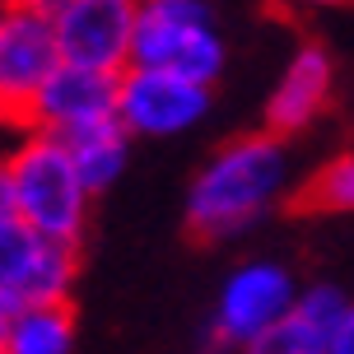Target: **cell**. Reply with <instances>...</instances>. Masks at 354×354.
<instances>
[{
  "instance_id": "obj_1",
  "label": "cell",
  "mask_w": 354,
  "mask_h": 354,
  "mask_svg": "<svg viewBox=\"0 0 354 354\" xmlns=\"http://www.w3.org/2000/svg\"><path fill=\"white\" fill-rule=\"evenodd\" d=\"M289 145L270 131H248L219 145L187 196V229L201 243H229L257 229L289 192Z\"/></svg>"
},
{
  "instance_id": "obj_2",
  "label": "cell",
  "mask_w": 354,
  "mask_h": 354,
  "mask_svg": "<svg viewBox=\"0 0 354 354\" xmlns=\"http://www.w3.org/2000/svg\"><path fill=\"white\" fill-rule=\"evenodd\" d=\"M5 173H10L15 214L37 233V238L66 243V248H80V243H84L93 192H88V182L80 177V168H75L71 145L56 140V136L33 131V136L5 159Z\"/></svg>"
},
{
  "instance_id": "obj_3",
  "label": "cell",
  "mask_w": 354,
  "mask_h": 354,
  "mask_svg": "<svg viewBox=\"0 0 354 354\" xmlns=\"http://www.w3.org/2000/svg\"><path fill=\"white\" fill-rule=\"evenodd\" d=\"M131 66L168 71L214 88V80L224 71V37H219L210 0H140Z\"/></svg>"
},
{
  "instance_id": "obj_4",
  "label": "cell",
  "mask_w": 354,
  "mask_h": 354,
  "mask_svg": "<svg viewBox=\"0 0 354 354\" xmlns=\"http://www.w3.org/2000/svg\"><path fill=\"white\" fill-rule=\"evenodd\" d=\"M299 280L280 261H243L224 275V289L214 299V317L205 326L214 354H248L257 340H266L280 326L294 303H299Z\"/></svg>"
},
{
  "instance_id": "obj_5",
  "label": "cell",
  "mask_w": 354,
  "mask_h": 354,
  "mask_svg": "<svg viewBox=\"0 0 354 354\" xmlns=\"http://www.w3.org/2000/svg\"><path fill=\"white\" fill-rule=\"evenodd\" d=\"M61 71L56 15L33 0L0 5V103L15 117H28L42 84Z\"/></svg>"
},
{
  "instance_id": "obj_6",
  "label": "cell",
  "mask_w": 354,
  "mask_h": 354,
  "mask_svg": "<svg viewBox=\"0 0 354 354\" xmlns=\"http://www.w3.org/2000/svg\"><path fill=\"white\" fill-rule=\"evenodd\" d=\"M61 61L88 71L126 75L136 61V28H140V0H71L52 10Z\"/></svg>"
},
{
  "instance_id": "obj_7",
  "label": "cell",
  "mask_w": 354,
  "mask_h": 354,
  "mask_svg": "<svg viewBox=\"0 0 354 354\" xmlns=\"http://www.w3.org/2000/svg\"><path fill=\"white\" fill-rule=\"evenodd\" d=\"M214 103L210 84H196L168 71H140L131 66L122 75V103H117V122L131 131V140H168L192 126L205 122Z\"/></svg>"
},
{
  "instance_id": "obj_8",
  "label": "cell",
  "mask_w": 354,
  "mask_h": 354,
  "mask_svg": "<svg viewBox=\"0 0 354 354\" xmlns=\"http://www.w3.org/2000/svg\"><path fill=\"white\" fill-rule=\"evenodd\" d=\"M117 103H122V75L112 71H88V66H71L61 61V71L42 84L28 122L42 136L71 140L88 126L117 122Z\"/></svg>"
},
{
  "instance_id": "obj_9",
  "label": "cell",
  "mask_w": 354,
  "mask_h": 354,
  "mask_svg": "<svg viewBox=\"0 0 354 354\" xmlns=\"http://www.w3.org/2000/svg\"><path fill=\"white\" fill-rule=\"evenodd\" d=\"M331 80H336L331 56L322 52L317 42H303L299 52L289 56L284 75L275 80L270 98H266V131L280 136V140L303 136L331 103Z\"/></svg>"
},
{
  "instance_id": "obj_10",
  "label": "cell",
  "mask_w": 354,
  "mask_h": 354,
  "mask_svg": "<svg viewBox=\"0 0 354 354\" xmlns=\"http://www.w3.org/2000/svg\"><path fill=\"white\" fill-rule=\"evenodd\" d=\"M350 308L354 303L340 294L336 284H303L294 313L266 340H257L248 354H326L340 331V322L350 317Z\"/></svg>"
},
{
  "instance_id": "obj_11",
  "label": "cell",
  "mask_w": 354,
  "mask_h": 354,
  "mask_svg": "<svg viewBox=\"0 0 354 354\" xmlns=\"http://www.w3.org/2000/svg\"><path fill=\"white\" fill-rule=\"evenodd\" d=\"M0 345L10 354H71L75 350V313L71 303H24L10 313Z\"/></svg>"
},
{
  "instance_id": "obj_12",
  "label": "cell",
  "mask_w": 354,
  "mask_h": 354,
  "mask_svg": "<svg viewBox=\"0 0 354 354\" xmlns=\"http://www.w3.org/2000/svg\"><path fill=\"white\" fill-rule=\"evenodd\" d=\"M71 154H75V168L80 177L88 182V192L98 196L107 192L117 177H122L126 159H131V131L122 122H103V126H88L80 136H71Z\"/></svg>"
},
{
  "instance_id": "obj_13",
  "label": "cell",
  "mask_w": 354,
  "mask_h": 354,
  "mask_svg": "<svg viewBox=\"0 0 354 354\" xmlns=\"http://www.w3.org/2000/svg\"><path fill=\"white\" fill-rule=\"evenodd\" d=\"M47 252V238H37L19 214H0V299L24 308L33 289L37 261Z\"/></svg>"
},
{
  "instance_id": "obj_14",
  "label": "cell",
  "mask_w": 354,
  "mask_h": 354,
  "mask_svg": "<svg viewBox=\"0 0 354 354\" xmlns=\"http://www.w3.org/2000/svg\"><path fill=\"white\" fill-rule=\"evenodd\" d=\"M294 210L303 214H354V149L326 159L294 196Z\"/></svg>"
},
{
  "instance_id": "obj_15",
  "label": "cell",
  "mask_w": 354,
  "mask_h": 354,
  "mask_svg": "<svg viewBox=\"0 0 354 354\" xmlns=\"http://www.w3.org/2000/svg\"><path fill=\"white\" fill-rule=\"evenodd\" d=\"M326 354H354V308H350V317L340 322V331H336V340H331Z\"/></svg>"
},
{
  "instance_id": "obj_16",
  "label": "cell",
  "mask_w": 354,
  "mask_h": 354,
  "mask_svg": "<svg viewBox=\"0 0 354 354\" xmlns=\"http://www.w3.org/2000/svg\"><path fill=\"white\" fill-rule=\"evenodd\" d=\"M10 313H15V303H5V299H0V336H5V322H10Z\"/></svg>"
},
{
  "instance_id": "obj_17",
  "label": "cell",
  "mask_w": 354,
  "mask_h": 354,
  "mask_svg": "<svg viewBox=\"0 0 354 354\" xmlns=\"http://www.w3.org/2000/svg\"><path fill=\"white\" fill-rule=\"evenodd\" d=\"M33 5H42V10H61V5H71V0H33Z\"/></svg>"
},
{
  "instance_id": "obj_18",
  "label": "cell",
  "mask_w": 354,
  "mask_h": 354,
  "mask_svg": "<svg viewBox=\"0 0 354 354\" xmlns=\"http://www.w3.org/2000/svg\"><path fill=\"white\" fill-rule=\"evenodd\" d=\"M303 5H340V0H303Z\"/></svg>"
},
{
  "instance_id": "obj_19",
  "label": "cell",
  "mask_w": 354,
  "mask_h": 354,
  "mask_svg": "<svg viewBox=\"0 0 354 354\" xmlns=\"http://www.w3.org/2000/svg\"><path fill=\"white\" fill-rule=\"evenodd\" d=\"M0 117H5V103H0Z\"/></svg>"
},
{
  "instance_id": "obj_20",
  "label": "cell",
  "mask_w": 354,
  "mask_h": 354,
  "mask_svg": "<svg viewBox=\"0 0 354 354\" xmlns=\"http://www.w3.org/2000/svg\"><path fill=\"white\" fill-rule=\"evenodd\" d=\"M0 354H10V350H5V345H0Z\"/></svg>"
},
{
  "instance_id": "obj_21",
  "label": "cell",
  "mask_w": 354,
  "mask_h": 354,
  "mask_svg": "<svg viewBox=\"0 0 354 354\" xmlns=\"http://www.w3.org/2000/svg\"><path fill=\"white\" fill-rule=\"evenodd\" d=\"M0 5H10V0H0Z\"/></svg>"
}]
</instances>
